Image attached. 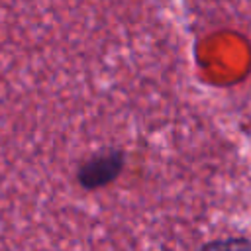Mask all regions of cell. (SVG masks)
Instances as JSON below:
<instances>
[{
  "mask_svg": "<svg viewBox=\"0 0 251 251\" xmlns=\"http://www.w3.org/2000/svg\"><path fill=\"white\" fill-rule=\"evenodd\" d=\"M122 165H124V157L120 151H106V153L94 155L80 167L78 182L88 190L104 186L120 175Z\"/></svg>",
  "mask_w": 251,
  "mask_h": 251,
  "instance_id": "cell-1",
  "label": "cell"
}]
</instances>
